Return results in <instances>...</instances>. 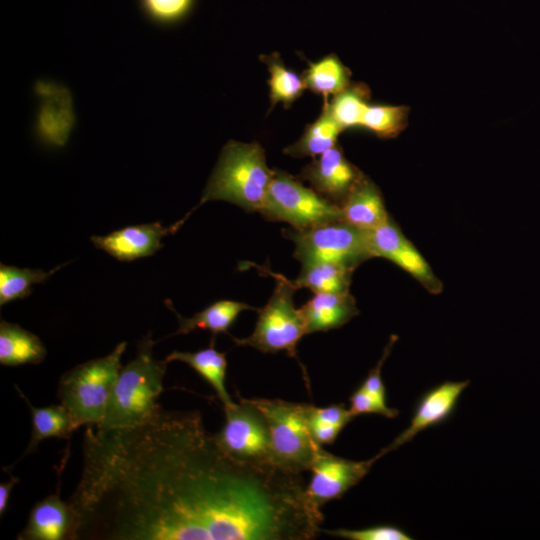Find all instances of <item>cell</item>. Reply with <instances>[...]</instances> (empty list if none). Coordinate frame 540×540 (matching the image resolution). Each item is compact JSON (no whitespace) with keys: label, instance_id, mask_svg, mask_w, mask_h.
Segmentation results:
<instances>
[{"label":"cell","instance_id":"30","mask_svg":"<svg viewBox=\"0 0 540 540\" xmlns=\"http://www.w3.org/2000/svg\"><path fill=\"white\" fill-rule=\"evenodd\" d=\"M194 4L195 0H140L147 18L162 26L182 21L191 12Z\"/></svg>","mask_w":540,"mask_h":540},{"label":"cell","instance_id":"31","mask_svg":"<svg viewBox=\"0 0 540 540\" xmlns=\"http://www.w3.org/2000/svg\"><path fill=\"white\" fill-rule=\"evenodd\" d=\"M389 260L421 281L431 291L438 290L439 282L429 265L409 241Z\"/></svg>","mask_w":540,"mask_h":540},{"label":"cell","instance_id":"25","mask_svg":"<svg viewBox=\"0 0 540 540\" xmlns=\"http://www.w3.org/2000/svg\"><path fill=\"white\" fill-rule=\"evenodd\" d=\"M67 263L59 265L52 270L18 268L0 264V305L3 306L17 299L28 297L32 293V286L45 282L58 269Z\"/></svg>","mask_w":540,"mask_h":540},{"label":"cell","instance_id":"10","mask_svg":"<svg viewBox=\"0 0 540 540\" xmlns=\"http://www.w3.org/2000/svg\"><path fill=\"white\" fill-rule=\"evenodd\" d=\"M380 458L377 454L365 461H354L333 455L321 448L309 469L312 476L306 493L310 502L320 509L328 501L341 498L368 474L372 465Z\"/></svg>","mask_w":540,"mask_h":540},{"label":"cell","instance_id":"8","mask_svg":"<svg viewBox=\"0 0 540 540\" xmlns=\"http://www.w3.org/2000/svg\"><path fill=\"white\" fill-rule=\"evenodd\" d=\"M225 424L214 434L219 447L230 457L255 465H274L268 423L247 398L224 407ZM276 466V465H275Z\"/></svg>","mask_w":540,"mask_h":540},{"label":"cell","instance_id":"19","mask_svg":"<svg viewBox=\"0 0 540 540\" xmlns=\"http://www.w3.org/2000/svg\"><path fill=\"white\" fill-rule=\"evenodd\" d=\"M46 348L39 337L18 324L0 322V363L5 366L38 364Z\"/></svg>","mask_w":540,"mask_h":540},{"label":"cell","instance_id":"20","mask_svg":"<svg viewBox=\"0 0 540 540\" xmlns=\"http://www.w3.org/2000/svg\"><path fill=\"white\" fill-rule=\"evenodd\" d=\"M352 271L338 263L309 260L302 262L300 274L291 282L296 289L308 288L314 293H345L349 292Z\"/></svg>","mask_w":540,"mask_h":540},{"label":"cell","instance_id":"26","mask_svg":"<svg viewBox=\"0 0 540 540\" xmlns=\"http://www.w3.org/2000/svg\"><path fill=\"white\" fill-rule=\"evenodd\" d=\"M354 418L350 409L343 403L326 407L310 404L308 409L309 429L313 439L320 446L332 444L342 429Z\"/></svg>","mask_w":540,"mask_h":540},{"label":"cell","instance_id":"29","mask_svg":"<svg viewBox=\"0 0 540 540\" xmlns=\"http://www.w3.org/2000/svg\"><path fill=\"white\" fill-rule=\"evenodd\" d=\"M366 249L370 257L390 259L408 240L390 218L373 229L364 231Z\"/></svg>","mask_w":540,"mask_h":540},{"label":"cell","instance_id":"3","mask_svg":"<svg viewBox=\"0 0 540 540\" xmlns=\"http://www.w3.org/2000/svg\"><path fill=\"white\" fill-rule=\"evenodd\" d=\"M126 346L121 342L108 355L79 364L61 376L58 398L77 428L97 425L103 419Z\"/></svg>","mask_w":540,"mask_h":540},{"label":"cell","instance_id":"1","mask_svg":"<svg viewBox=\"0 0 540 540\" xmlns=\"http://www.w3.org/2000/svg\"><path fill=\"white\" fill-rule=\"evenodd\" d=\"M151 334L139 342L136 357L121 368L113 387L102 428L133 427L154 417L161 409L158 403L163 392L166 360L153 356Z\"/></svg>","mask_w":540,"mask_h":540},{"label":"cell","instance_id":"13","mask_svg":"<svg viewBox=\"0 0 540 540\" xmlns=\"http://www.w3.org/2000/svg\"><path fill=\"white\" fill-rule=\"evenodd\" d=\"M299 177L309 181L315 191L338 206L360 180L357 170L338 146L314 158Z\"/></svg>","mask_w":540,"mask_h":540},{"label":"cell","instance_id":"35","mask_svg":"<svg viewBox=\"0 0 540 540\" xmlns=\"http://www.w3.org/2000/svg\"><path fill=\"white\" fill-rule=\"evenodd\" d=\"M17 477H11L8 482L0 484V515L2 516L6 511L9 497L13 487L18 483Z\"/></svg>","mask_w":540,"mask_h":540},{"label":"cell","instance_id":"11","mask_svg":"<svg viewBox=\"0 0 540 540\" xmlns=\"http://www.w3.org/2000/svg\"><path fill=\"white\" fill-rule=\"evenodd\" d=\"M188 217L168 227L160 222L131 225L105 236H92L91 242L121 262L153 255L163 247L162 238L175 233Z\"/></svg>","mask_w":540,"mask_h":540},{"label":"cell","instance_id":"7","mask_svg":"<svg viewBox=\"0 0 540 540\" xmlns=\"http://www.w3.org/2000/svg\"><path fill=\"white\" fill-rule=\"evenodd\" d=\"M295 244L294 257L301 263L309 260L334 262L351 269L370 258L365 234L342 220L328 222L306 230H286Z\"/></svg>","mask_w":540,"mask_h":540},{"label":"cell","instance_id":"24","mask_svg":"<svg viewBox=\"0 0 540 540\" xmlns=\"http://www.w3.org/2000/svg\"><path fill=\"white\" fill-rule=\"evenodd\" d=\"M270 73L268 85L270 88V110L277 103L289 108L304 92L306 85L303 77L288 69L278 53L260 56Z\"/></svg>","mask_w":540,"mask_h":540},{"label":"cell","instance_id":"27","mask_svg":"<svg viewBox=\"0 0 540 540\" xmlns=\"http://www.w3.org/2000/svg\"><path fill=\"white\" fill-rule=\"evenodd\" d=\"M330 114L342 129L361 126L367 103V91L363 86H348L333 96L331 102L325 101Z\"/></svg>","mask_w":540,"mask_h":540},{"label":"cell","instance_id":"17","mask_svg":"<svg viewBox=\"0 0 540 540\" xmlns=\"http://www.w3.org/2000/svg\"><path fill=\"white\" fill-rule=\"evenodd\" d=\"M167 307L174 312L177 317L179 327L173 335L188 334L195 329L209 330L213 338L218 333L228 334V330L235 322L239 314L245 310H257L251 305L233 300H219L192 317L181 316L173 307L172 302L165 301Z\"/></svg>","mask_w":540,"mask_h":540},{"label":"cell","instance_id":"34","mask_svg":"<svg viewBox=\"0 0 540 540\" xmlns=\"http://www.w3.org/2000/svg\"><path fill=\"white\" fill-rule=\"evenodd\" d=\"M396 340V335H392L390 337V340L383 351L382 357L378 361L377 365L368 373V376L361 385V387L367 392L383 401H386V390L381 378V369Z\"/></svg>","mask_w":540,"mask_h":540},{"label":"cell","instance_id":"9","mask_svg":"<svg viewBox=\"0 0 540 540\" xmlns=\"http://www.w3.org/2000/svg\"><path fill=\"white\" fill-rule=\"evenodd\" d=\"M34 94L39 101L33 124L36 139L46 147H64L77 124L70 90L41 80L34 85Z\"/></svg>","mask_w":540,"mask_h":540},{"label":"cell","instance_id":"5","mask_svg":"<svg viewBox=\"0 0 540 540\" xmlns=\"http://www.w3.org/2000/svg\"><path fill=\"white\" fill-rule=\"evenodd\" d=\"M266 271L275 277L276 285L267 304L258 310L252 334L246 338L231 337L238 346H250L262 353L284 351L296 358L297 344L306 335L301 311L293 301L296 288L288 278Z\"/></svg>","mask_w":540,"mask_h":540},{"label":"cell","instance_id":"12","mask_svg":"<svg viewBox=\"0 0 540 540\" xmlns=\"http://www.w3.org/2000/svg\"><path fill=\"white\" fill-rule=\"evenodd\" d=\"M469 383V380L446 381L424 393L417 403L408 428L399 434L389 446L383 448L379 455L384 456L410 442L421 431L447 420Z\"/></svg>","mask_w":540,"mask_h":540},{"label":"cell","instance_id":"22","mask_svg":"<svg viewBox=\"0 0 540 540\" xmlns=\"http://www.w3.org/2000/svg\"><path fill=\"white\" fill-rule=\"evenodd\" d=\"M19 395L25 400L31 411L32 434L25 454L33 452L39 442L50 437L69 440L71 434L77 429L71 414L62 405L48 407H34L16 386Z\"/></svg>","mask_w":540,"mask_h":540},{"label":"cell","instance_id":"4","mask_svg":"<svg viewBox=\"0 0 540 540\" xmlns=\"http://www.w3.org/2000/svg\"><path fill=\"white\" fill-rule=\"evenodd\" d=\"M249 401L261 411L268 423L273 464L296 474L309 470L322 448L309 429L310 404L265 398Z\"/></svg>","mask_w":540,"mask_h":540},{"label":"cell","instance_id":"2","mask_svg":"<svg viewBox=\"0 0 540 540\" xmlns=\"http://www.w3.org/2000/svg\"><path fill=\"white\" fill-rule=\"evenodd\" d=\"M273 176L258 143L228 141L204 188L200 202L222 200L248 212L262 209Z\"/></svg>","mask_w":540,"mask_h":540},{"label":"cell","instance_id":"14","mask_svg":"<svg viewBox=\"0 0 540 540\" xmlns=\"http://www.w3.org/2000/svg\"><path fill=\"white\" fill-rule=\"evenodd\" d=\"M75 515L69 502L58 493L47 496L32 508L19 540H72Z\"/></svg>","mask_w":540,"mask_h":540},{"label":"cell","instance_id":"15","mask_svg":"<svg viewBox=\"0 0 540 540\" xmlns=\"http://www.w3.org/2000/svg\"><path fill=\"white\" fill-rule=\"evenodd\" d=\"M301 308L306 334L336 329L358 314L354 298L349 294L320 292Z\"/></svg>","mask_w":540,"mask_h":540},{"label":"cell","instance_id":"16","mask_svg":"<svg viewBox=\"0 0 540 540\" xmlns=\"http://www.w3.org/2000/svg\"><path fill=\"white\" fill-rule=\"evenodd\" d=\"M339 207L342 221L363 231L373 229L389 218L379 190L365 179L355 184Z\"/></svg>","mask_w":540,"mask_h":540},{"label":"cell","instance_id":"32","mask_svg":"<svg viewBox=\"0 0 540 540\" xmlns=\"http://www.w3.org/2000/svg\"><path fill=\"white\" fill-rule=\"evenodd\" d=\"M324 533L348 540H410L406 532L393 525H377L363 529H326Z\"/></svg>","mask_w":540,"mask_h":540},{"label":"cell","instance_id":"6","mask_svg":"<svg viewBox=\"0 0 540 540\" xmlns=\"http://www.w3.org/2000/svg\"><path fill=\"white\" fill-rule=\"evenodd\" d=\"M260 213L267 220L287 222L298 231L342 220L338 205L278 169H273L269 191Z\"/></svg>","mask_w":540,"mask_h":540},{"label":"cell","instance_id":"33","mask_svg":"<svg viewBox=\"0 0 540 540\" xmlns=\"http://www.w3.org/2000/svg\"><path fill=\"white\" fill-rule=\"evenodd\" d=\"M349 400V409L355 417L374 413L387 418H395L399 414L397 409L388 407L386 401L377 398L361 386L354 391Z\"/></svg>","mask_w":540,"mask_h":540},{"label":"cell","instance_id":"21","mask_svg":"<svg viewBox=\"0 0 540 540\" xmlns=\"http://www.w3.org/2000/svg\"><path fill=\"white\" fill-rule=\"evenodd\" d=\"M342 131V127L324 105L320 116L307 125L303 135L295 143L287 146L284 153L295 158L308 156L316 158L336 146L337 138Z\"/></svg>","mask_w":540,"mask_h":540},{"label":"cell","instance_id":"18","mask_svg":"<svg viewBox=\"0 0 540 540\" xmlns=\"http://www.w3.org/2000/svg\"><path fill=\"white\" fill-rule=\"evenodd\" d=\"M166 362L180 361L193 368L216 392L223 407L235 402L225 387L227 369L226 353L219 352L214 347V338L208 348L196 352L173 351L166 357Z\"/></svg>","mask_w":540,"mask_h":540},{"label":"cell","instance_id":"23","mask_svg":"<svg viewBox=\"0 0 540 540\" xmlns=\"http://www.w3.org/2000/svg\"><path fill=\"white\" fill-rule=\"evenodd\" d=\"M307 63L308 68L303 76L306 88L321 95L324 102L328 101L330 95L335 96L350 85V71L335 54Z\"/></svg>","mask_w":540,"mask_h":540},{"label":"cell","instance_id":"28","mask_svg":"<svg viewBox=\"0 0 540 540\" xmlns=\"http://www.w3.org/2000/svg\"><path fill=\"white\" fill-rule=\"evenodd\" d=\"M407 109L402 106L368 105L361 126L381 137L396 135L405 125Z\"/></svg>","mask_w":540,"mask_h":540}]
</instances>
